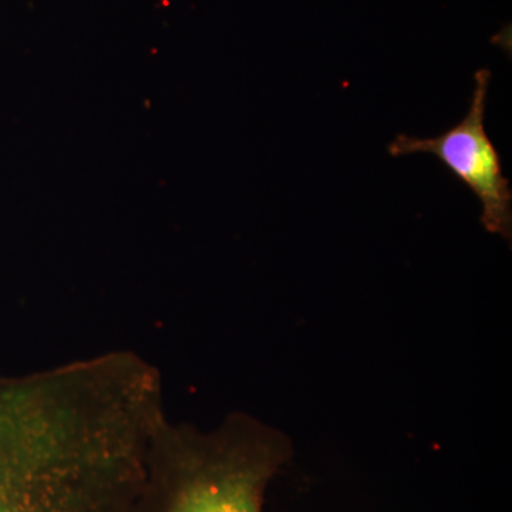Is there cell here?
<instances>
[{
	"label": "cell",
	"instance_id": "cell-2",
	"mask_svg": "<svg viewBox=\"0 0 512 512\" xmlns=\"http://www.w3.org/2000/svg\"><path fill=\"white\" fill-rule=\"evenodd\" d=\"M291 458L289 437L245 412L211 430L165 417L127 512H264L269 485Z\"/></svg>",
	"mask_w": 512,
	"mask_h": 512
},
{
	"label": "cell",
	"instance_id": "cell-1",
	"mask_svg": "<svg viewBox=\"0 0 512 512\" xmlns=\"http://www.w3.org/2000/svg\"><path fill=\"white\" fill-rule=\"evenodd\" d=\"M158 420L94 363L0 383V512H127Z\"/></svg>",
	"mask_w": 512,
	"mask_h": 512
},
{
	"label": "cell",
	"instance_id": "cell-3",
	"mask_svg": "<svg viewBox=\"0 0 512 512\" xmlns=\"http://www.w3.org/2000/svg\"><path fill=\"white\" fill-rule=\"evenodd\" d=\"M491 72L478 70L473 99L466 117L446 133L434 138L399 134L389 144L392 157L427 153L439 158L458 180L476 194L480 201L481 224L490 234L508 242L512 237V191L503 173L501 157L485 131L488 89Z\"/></svg>",
	"mask_w": 512,
	"mask_h": 512
}]
</instances>
